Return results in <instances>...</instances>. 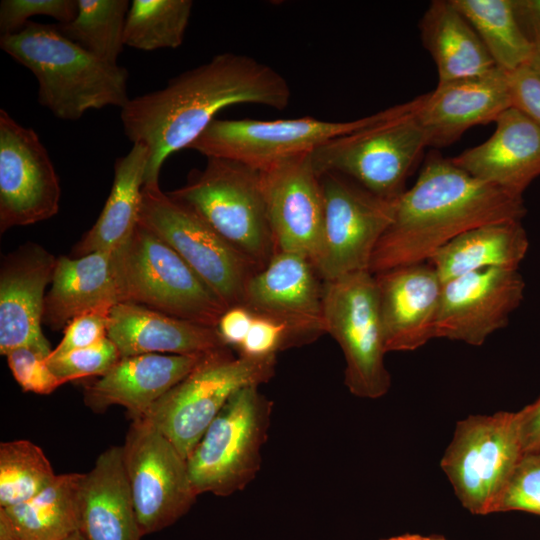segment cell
<instances>
[{
  "label": "cell",
  "mask_w": 540,
  "mask_h": 540,
  "mask_svg": "<svg viewBox=\"0 0 540 540\" xmlns=\"http://www.w3.org/2000/svg\"><path fill=\"white\" fill-rule=\"evenodd\" d=\"M290 97L287 80L274 68L224 52L170 79L162 89L129 99L120 117L127 138L149 152L144 185L156 184L166 159L189 149L219 111L246 103L284 110Z\"/></svg>",
  "instance_id": "obj_1"
},
{
  "label": "cell",
  "mask_w": 540,
  "mask_h": 540,
  "mask_svg": "<svg viewBox=\"0 0 540 540\" xmlns=\"http://www.w3.org/2000/svg\"><path fill=\"white\" fill-rule=\"evenodd\" d=\"M522 196L486 183L452 158L431 154L415 184L396 200L394 220L379 240L369 271L427 262L463 232L484 224L521 221Z\"/></svg>",
  "instance_id": "obj_2"
},
{
  "label": "cell",
  "mask_w": 540,
  "mask_h": 540,
  "mask_svg": "<svg viewBox=\"0 0 540 540\" xmlns=\"http://www.w3.org/2000/svg\"><path fill=\"white\" fill-rule=\"evenodd\" d=\"M0 47L38 82V102L55 117L78 120L87 111L123 108L129 101L128 71L107 63L63 36L55 24L28 22L3 35Z\"/></svg>",
  "instance_id": "obj_3"
},
{
  "label": "cell",
  "mask_w": 540,
  "mask_h": 540,
  "mask_svg": "<svg viewBox=\"0 0 540 540\" xmlns=\"http://www.w3.org/2000/svg\"><path fill=\"white\" fill-rule=\"evenodd\" d=\"M418 104L419 97L398 104L387 118L316 148L310 153L316 173H338L381 198L398 199L429 146Z\"/></svg>",
  "instance_id": "obj_4"
},
{
  "label": "cell",
  "mask_w": 540,
  "mask_h": 540,
  "mask_svg": "<svg viewBox=\"0 0 540 540\" xmlns=\"http://www.w3.org/2000/svg\"><path fill=\"white\" fill-rule=\"evenodd\" d=\"M167 193L197 213L258 269L274 255L259 170L209 157L203 169L191 171L186 184Z\"/></svg>",
  "instance_id": "obj_5"
},
{
  "label": "cell",
  "mask_w": 540,
  "mask_h": 540,
  "mask_svg": "<svg viewBox=\"0 0 540 540\" xmlns=\"http://www.w3.org/2000/svg\"><path fill=\"white\" fill-rule=\"evenodd\" d=\"M275 366L276 356H235L229 347L212 351L141 419L164 434L187 460L230 397L243 387L268 382Z\"/></svg>",
  "instance_id": "obj_6"
},
{
  "label": "cell",
  "mask_w": 540,
  "mask_h": 540,
  "mask_svg": "<svg viewBox=\"0 0 540 540\" xmlns=\"http://www.w3.org/2000/svg\"><path fill=\"white\" fill-rule=\"evenodd\" d=\"M115 252L122 302L215 327L227 307L183 258L138 224Z\"/></svg>",
  "instance_id": "obj_7"
},
{
  "label": "cell",
  "mask_w": 540,
  "mask_h": 540,
  "mask_svg": "<svg viewBox=\"0 0 540 540\" xmlns=\"http://www.w3.org/2000/svg\"><path fill=\"white\" fill-rule=\"evenodd\" d=\"M258 388L251 385L235 392L188 457L197 495L230 496L259 472L272 404Z\"/></svg>",
  "instance_id": "obj_8"
},
{
  "label": "cell",
  "mask_w": 540,
  "mask_h": 540,
  "mask_svg": "<svg viewBox=\"0 0 540 540\" xmlns=\"http://www.w3.org/2000/svg\"><path fill=\"white\" fill-rule=\"evenodd\" d=\"M523 454L521 410L470 415L457 422L440 466L463 507L487 515Z\"/></svg>",
  "instance_id": "obj_9"
},
{
  "label": "cell",
  "mask_w": 540,
  "mask_h": 540,
  "mask_svg": "<svg viewBox=\"0 0 540 540\" xmlns=\"http://www.w3.org/2000/svg\"><path fill=\"white\" fill-rule=\"evenodd\" d=\"M139 224L172 247L227 308L243 304L257 266L159 183L143 185Z\"/></svg>",
  "instance_id": "obj_10"
},
{
  "label": "cell",
  "mask_w": 540,
  "mask_h": 540,
  "mask_svg": "<svg viewBox=\"0 0 540 540\" xmlns=\"http://www.w3.org/2000/svg\"><path fill=\"white\" fill-rule=\"evenodd\" d=\"M323 316L326 333L343 351L349 391L366 399L384 396L391 377L374 274L366 270L324 281Z\"/></svg>",
  "instance_id": "obj_11"
},
{
  "label": "cell",
  "mask_w": 540,
  "mask_h": 540,
  "mask_svg": "<svg viewBox=\"0 0 540 540\" xmlns=\"http://www.w3.org/2000/svg\"><path fill=\"white\" fill-rule=\"evenodd\" d=\"M397 105L346 122L299 118L214 119L191 144L206 158H225L262 171L300 154L311 153L328 141L373 125L395 112Z\"/></svg>",
  "instance_id": "obj_12"
},
{
  "label": "cell",
  "mask_w": 540,
  "mask_h": 540,
  "mask_svg": "<svg viewBox=\"0 0 540 540\" xmlns=\"http://www.w3.org/2000/svg\"><path fill=\"white\" fill-rule=\"evenodd\" d=\"M121 447L142 536L188 512L198 495L187 460L164 434L145 419H133Z\"/></svg>",
  "instance_id": "obj_13"
},
{
  "label": "cell",
  "mask_w": 540,
  "mask_h": 540,
  "mask_svg": "<svg viewBox=\"0 0 540 540\" xmlns=\"http://www.w3.org/2000/svg\"><path fill=\"white\" fill-rule=\"evenodd\" d=\"M323 242L316 269L323 281L369 270L374 250L394 220L396 200L381 198L350 178L320 176Z\"/></svg>",
  "instance_id": "obj_14"
},
{
  "label": "cell",
  "mask_w": 540,
  "mask_h": 540,
  "mask_svg": "<svg viewBox=\"0 0 540 540\" xmlns=\"http://www.w3.org/2000/svg\"><path fill=\"white\" fill-rule=\"evenodd\" d=\"M59 178L38 134L0 109V231L31 225L59 210Z\"/></svg>",
  "instance_id": "obj_15"
},
{
  "label": "cell",
  "mask_w": 540,
  "mask_h": 540,
  "mask_svg": "<svg viewBox=\"0 0 540 540\" xmlns=\"http://www.w3.org/2000/svg\"><path fill=\"white\" fill-rule=\"evenodd\" d=\"M275 252H296L317 265L323 242L320 176L310 153L283 159L260 171Z\"/></svg>",
  "instance_id": "obj_16"
},
{
  "label": "cell",
  "mask_w": 540,
  "mask_h": 540,
  "mask_svg": "<svg viewBox=\"0 0 540 540\" xmlns=\"http://www.w3.org/2000/svg\"><path fill=\"white\" fill-rule=\"evenodd\" d=\"M525 283L518 270L489 268L444 282L435 338L472 346L504 328L519 307Z\"/></svg>",
  "instance_id": "obj_17"
},
{
  "label": "cell",
  "mask_w": 540,
  "mask_h": 540,
  "mask_svg": "<svg viewBox=\"0 0 540 540\" xmlns=\"http://www.w3.org/2000/svg\"><path fill=\"white\" fill-rule=\"evenodd\" d=\"M323 286V279L308 257L277 251L249 279L243 305L289 324L309 343L326 333Z\"/></svg>",
  "instance_id": "obj_18"
},
{
  "label": "cell",
  "mask_w": 540,
  "mask_h": 540,
  "mask_svg": "<svg viewBox=\"0 0 540 540\" xmlns=\"http://www.w3.org/2000/svg\"><path fill=\"white\" fill-rule=\"evenodd\" d=\"M57 258L42 246L27 243L7 254L0 270V353L31 348L46 358L52 350L44 336L45 289Z\"/></svg>",
  "instance_id": "obj_19"
},
{
  "label": "cell",
  "mask_w": 540,
  "mask_h": 540,
  "mask_svg": "<svg viewBox=\"0 0 540 540\" xmlns=\"http://www.w3.org/2000/svg\"><path fill=\"white\" fill-rule=\"evenodd\" d=\"M387 352L415 351L435 338L443 282L428 263L374 274Z\"/></svg>",
  "instance_id": "obj_20"
},
{
  "label": "cell",
  "mask_w": 540,
  "mask_h": 540,
  "mask_svg": "<svg viewBox=\"0 0 540 540\" xmlns=\"http://www.w3.org/2000/svg\"><path fill=\"white\" fill-rule=\"evenodd\" d=\"M512 107L508 73L500 68L473 77L438 83L419 96L416 117L428 145L443 147L476 125L495 122Z\"/></svg>",
  "instance_id": "obj_21"
},
{
  "label": "cell",
  "mask_w": 540,
  "mask_h": 540,
  "mask_svg": "<svg viewBox=\"0 0 540 540\" xmlns=\"http://www.w3.org/2000/svg\"><path fill=\"white\" fill-rule=\"evenodd\" d=\"M494 133L478 146L452 158L472 176L513 195L540 176V128L516 107L495 121Z\"/></svg>",
  "instance_id": "obj_22"
},
{
  "label": "cell",
  "mask_w": 540,
  "mask_h": 540,
  "mask_svg": "<svg viewBox=\"0 0 540 540\" xmlns=\"http://www.w3.org/2000/svg\"><path fill=\"white\" fill-rule=\"evenodd\" d=\"M204 355L141 354L121 357L109 371L85 387L84 401L95 412L120 405L127 409L132 420L144 418Z\"/></svg>",
  "instance_id": "obj_23"
},
{
  "label": "cell",
  "mask_w": 540,
  "mask_h": 540,
  "mask_svg": "<svg viewBox=\"0 0 540 540\" xmlns=\"http://www.w3.org/2000/svg\"><path fill=\"white\" fill-rule=\"evenodd\" d=\"M108 338L121 357L141 354L204 355L227 347L215 327L176 318L130 302L110 311Z\"/></svg>",
  "instance_id": "obj_24"
},
{
  "label": "cell",
  "mask_w": 540,
  "mask_h": 540,
  "mask_svg": "<svg viewBox=\"0 0 540 540\" xmlns=\"http://www.w3.org/2000/svg\"><path fill=\"white\" fill-rule=\"evenodd\" d=\"M121 302L114 251L61 256L45 297L43 322L59 330L83 313L111 309Z\"/></svg>",
  "instance_id": "obj_25"
},
{
  "label": "cell",
  "mask_w": 540,
  "mask_h": 540,
  "mask_svg": "<svg viewBox=\"0 0 540 540\" xmlns=\"http://www.w3.org/2000/svg\"><path fill=\"white\" fill-rule=\"evenodd\" d=\"M79 531L87 540H140L122 447L102 452L84 473L79 496Z\"/></svg>",
  "instance_id": "obj_26"
},
{
  "label": "cell",
  "mask_w": 540,
  "mask_h": 540,
  "mask_svg": "<svg viewBox=\"0 0 540 540\" xmlns=\"http://www.w3.org/2000/svg\"><path fill=\"white\" fill-rule=\"evenodd\" d=\"M423 46L432 56L438 83L473 78L497 68L478 34L451 0H434L419 24Z\"/></svg>",
  "instance_id": "obj_27"
},
{
  "label": "cell",
  "mask_w": 540,
  "mask_h": 540,
  "mask_svg": "<svg viewBox=\"0 0 540 540\" xmlns=\"http://www.w3.org/2000/svg\"><path fill=\"white\" fill-rule=\"evenodd\" d=\"M528 248V236L521 221H502L463 232L427 262L444 283L489 268L518 270Z\"/></svg>",
  "instance_id": "obj_28"
},
{
  "label": "cell",
  "mask_w": 540,
  "mask_h": 540,
  "mask_svg": "<svg viewBox=\"0 0 540 540\" xmlns=\"http://www.w3.org/2000/svg\"><path fill=\"white\" fill-rule=\"evenodd\" d=\"M149 152L142 144L116 159L110 194L95 224L75 245L71 256L113 252L125 245L139 224Z\"/></svg>",
  "instance_id": "obj_29"
},
{
  "label": "cell",
  "mask_w": 540,
  "mask_h": 540,
  "mask_svg": "<svg viewBox=\"0 0 540 540\" xmlns=\"http://www.w3.org/2000/svg\"><path fill=\"white\" fill-rule=\"evenodd\" d=\"M83 475H57L31 499L0 508V540H65L78 531Z\"/></svg>",
  "instance_id": "obj_30"
},
{
  "label": "cell",
  "mask_w": 540,
  "mask_h": 540,
  "mask_svg": "<svg viewBox=\"0 0 540 540\" xmlns=\"http://www.w3.org/2000/svg\"><path fill=\"white\" fill-rule=\"evenodd\" d=\"M483 42L496 66L507 73L528 65L534 45L517 19L513 0H451Z\"/></svg>",
  "instance_id": "obj_31"
},
{
  "label": "cell",
  "mask_w": 540,
  "mask_h": 540,
  "mask_svg": "<svg viewBox=\"0 0 540 540\" xmlns=\"http://www.w3.org/2000/svg\"><path fill=\"white\" fill-rule=\"evenodd\" d=\"M129 8L127 0H78L76 17L55 27L97 58L117 65Z\"/></svg>",
  "instance_id": "obj_32"
},
{
  "label": "cell",
  "mask_w": 540,
  "mask_h": 540,
  "mask_svg": "<svg viewBox=\"0 0 540 540\" xmlns=\"http://www.w3.org/2000/svg\"><path fill=\"white\" fill-rule=\"evenodd\" d=\"M191 0H133L124 28V45L143 51L177 48L183 43Z\"/></svg>",
  "instance_id": "obj_33"
},
{
  "label": "cell",
  "mask_w": 540,
  "mask_h": 540,
  "mask_svg": "<svg viewBox=\"0 0 540 540\" xmlns=\"http://www.w3.org/2000/svg\"><path fill=\"white\" fill-rule=\"evenodd\" d=\"M56 476L42 449L31 441L20 439L0 444V508L31 499Z\"/></svg>",
  "instance_id": "obj_34"
},
{
  "label": "cell",
  "mask_w": 540,
  "mask_h": 540,
  "mask_svg": "<svg viewBox=\"0 0 540 540\" xmlns=\"http://www.w3.org/2000/svg\"><path fill=\"white\" fill-rule=\"evenodd\" d=\"M508 511L540 516V448L522 455L500 495L494 513Z\"/></svg>",
  "instance_id": "obj_35"
},
{
  "label": "cell",
  "mask_w": 540,
  "mask_h": 540,
  "mask_svg": "<svg viewBox=\"0 0 540 540\" xmlns=\"http://www.w3.org/2000/svg\"><path fill=\"white\" fill-rule=\"evenodd\" d=\"M121 358L116 345L107 337L89 347L75 349L56 357H48L46 362L51 371L65 383L102 376Z\"/></svg>",
  "instance_id": "obj_36"
},
{
  "label": "cell",
  "mask_w": 540,
  "mask_h": 540,
  "mask_svg": "<svg viewBox=\"0 0 540 540\" xmlns=\"http://www.w3.org/2000/svg\"><path fill=\"white\" fill-rule=\"evenodd\" d=\"M306 343L289 324L253 312L250 328L237 349L238 355L262 358L276 356L286 348Z\"/></svg>",
  "instance_id": "obj_37"
},
{
  "label": "cell",
  "mask_w": 540,
  "mask_h": 540,
  "mask_svg": "<svg viewBox=\"0 0 540 540\" xmlns=\"http://www.w3.org/2000/svg\"><path fill=\"white\" fill-rule=\"evenodd\" d=\"M78 0H2L0 3L1 36L24 29L32 16L44 15L58 23L71 22L77 15Z\"/></svg>",
  "instance_id": "obj_38"
},
{
  "label": "cell",
  "mask_w": 540,
  "mask_h": 540,
  "mask_svg": "<svg viewBox=\"0 0 540 540\" xmlns=\"http://www.w3.org/2000/svg\"><path fill=\"white\" fill-rule=\"evenodd\" d=\"M6 358L13 377L25 392L47 395L65 384L51 371L47 358L31 348H16Z\"/></svg>",
  "instance_id": "obj_39"
},
{
  "label": "cell",
  "mask_w": 540,
  "mask_h": 540,
  "mask_svg": "<svg viewBox=\"0 0 540 540\" xmlns=\"http://www.w3.org/2000/svg\"><path fill=\"white\" fill-rule=\"evenodd\" d=\"M111 309L93 310L73 318L64 328L62 340L48 357L89 347L106 339Z\"/></svg>",
  "instance_id": "obj_40"
},
{
  "label": "cell",
  "mask_w": 540,
  "mask_h": 540,
  "mask_svg": "<svg viewBox=\"0 0 540 540\" xmlns=\"http://www.w3.org/2000/svg\"><path fill=\"white\" fill-rule=\"evenodd\" d=\"M512 106L540 128V78L526 65L508 73Z\"/></svg>",
  "instance_id": "obj_41"
},
{
  "label": "cell",
  "mask_w": 540,
  "mask_h": 540,
  "mask_svg": "<svg viewBox=\"0 0 540 540\" xmlns=\"http://www.w3.org/2000/svg\"><path fill=\"white\" fill-rule=\"evenodd\" d=\"M253 319V311L243 304L228 307L221 315L216 329L227 347L236 350L242 344Z\"/></svg>",
  "instance_id": "obj_42"
},
{
  "label": "cell",
  "mask_w": 540,
  "mask_h": 540,
  "mask_svg": "<svg viewBox=\"0 0 540 540\" xmlns=\"http://www.w3.org/2000/svg\"><path fill=\"white\" fill-rule=\"evenodd\" d=\"M521 28L534 47L540 46V0H513Z\"/></svg>",
  "instance_id": "obj_43"
},
{
  "label": "cell",
  "mask_w": 540,
  "mask_h": 540,
  "mask_svg": "<svg viewBox=\"0 0 540 540\" xmlns=\"http://www.w3.org/2000/svg\"><path fill=\"white\" fill-rule=\"evenodd\" d=\"M524 453L540 448V396L521 409Z\"/></svg>",
  "instance_id": "obj_44"
},
{
  "label": "cell",
  "mask_w": 540,
  "mask_h": 540,
  "mask_svg": "<svg viewBox=\"0 0 540 540\" xmlns=\"http://www.w3.org/2000/svg\"><path fill=\"white\" fill-rule=\"evenodd\" d=\"M441 536L438 535H420V534H404L399 536H393L383 540H439Z\"/></svg>",
  "instance_id": "obj_45"
},
{
  "label": "cell",
  "mask_w": 540,
  "mask_h": 540,
  "mask_svg": "<svg viewBox=\"0 0 540 540\" xmlns=\"http://www.w3.org/2000/svg\"><path fill=\"white\" fill-rule=\"evenodd\" d=\"M527 66L540 78V46L534 48L533 55Z\"/></svg>",
  "instance_id": "obj_46"
},
{
  "label": "cell",
  "mask_w": 540,
  "mask_h": 540,
  "mask_svg": "<svg viewBox=\"0 0 540 540\" xmlns=\"http://www.w3.org/2000/svg\"><path fill=\"white\" fill-rule=\"evenodd\" d=\"M65 540H87L83 534L78 530L75 533L71 534Z\"/></svg>",
  "instance_id": "obj_47"
},
{
  "label": "cell",
  "mask_w": 540,
  "mask_h": 540,
  "mask_svg": "<svg viewBox=\"0 0 540 540\" xmlns=\"http://www.w3.org/2000/svg\"><path fill=\"white\" fill-rule=\"evenodd\" d=\"M439 540H448L445 537L441 536Z\"/></svg>",
  "instance_id": "obj_48"
}]
</instances>
